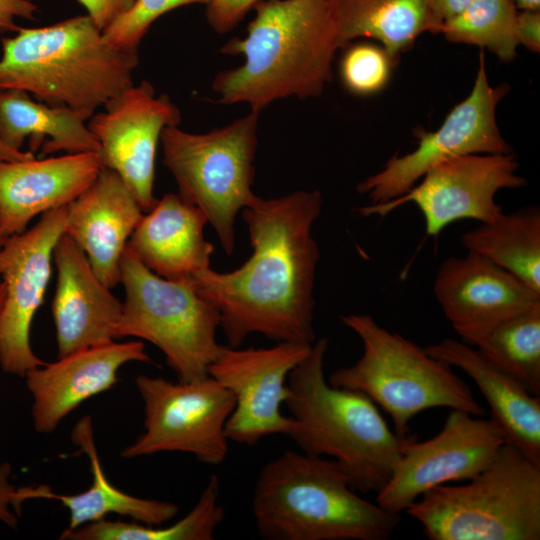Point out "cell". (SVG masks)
Masks as SVG:
<instances>
[{"instance_id": "cell-1", "label": "cell", "mask_w": 540, "mask_h": 540, "mask_svg": "<svg viewBox=\"0 0 540 540\" xmlns=\"http://www.w3.org/2000/svg\"><path fill=\"white\" fill-rule=\"evenodd\" d=\"M319 190L260 199L242 210L252 253L239 268L210 267L193 276L198 293L220 314L231 347L252 333L276 342L315 341L314 282L320 257L312 227L321 213Z\"/></svg>"}, {"instance_id": "cell-2", "label": "cell", "mask_w": 540, "mask_h": 540, "mask_svg": "<svg viewBox=\"0 0 540 540\" xmlns=\"http://www.w3.org/2000/svg\"><path fill=\"white\" fill-rule=\"evenodd\" d=\"M253 9L246 36L221 48L244 63L214 78L219 102L261 111L275 100L320 95L340 48L327 0H262Z\"/></svg>"}, {"instance_id": "cell-3", "label": "cell", "mask_w": 540, "mask_h": 540, "mask_svg": "<svg viewBox=\"0 0 540 540\" xmlns=\"http://www.w3.org/2000/svg\"><path fill=\"white\" fill-rule=\"evenodd\" d=\"M328 345L324 337L314 341L289 375L285 405L293 423L287 436L301 452L336 461L358 493L377 494L417 435L396 433L370 398L326 380Z\"/></svg>"}, {"instance_id": "cell-4", "label": "cell", "mask_w": 540, "mask_h": 540, "mask_svg": "<svg viewBox=\"0 0 540 540\" xmlns=\"http://www.w3.org/2000/svg\"><path fill=\"white\" fill-rule=\"evenodd\" d=\"M137 52L107 43L88 14L2 39L0 89L25 91L89 120L133 84Z\"/></svg>"}, {"instance_id": "cell-5", "label": "cell", "mask_w": 540, "mask_h": 540, "mask_svg": "<svg viewBox=\"0 0 540 540\" xmlns=\"http://www.w3.org/2000/svg\"><path fill=\"white\" fill-rule=\"evenodd\" d=\"M252 514L266 540H387L401 522L358 495L336 461L295 450L261 468Z\"/></svg>"}, {"instance_id": "cell-6", "label": "cell", "mask_w": 540, "mask_h": 540, "mask_svg": "<svg viewBox=\"0 0 540 540\" xmlns=\"http://www.w3.org/2000/svg\"><path fill=\"white\" fill-rule=\"evenodd\" d=\"M341 321L361 339L363 353L354 364L333 371L328 382L366 395L390 416L396 433H411V420L428 409L484 415L452 366L425 348L380 326L369 314L344 315Z\"/></svg>"}, {"instance_id": "cell-7", "label": "cell", "mask_w": 540, "mask_h": 540, "mask_svg": "<svg viewBox=\"0 0 540 540\" xmlns=\"http://www.w3.org/2000/svg\"><path fill=\"white\" fill-rule=\"evenodd\" d=\"M463 485H441L406 513L430 540H539L540 465L506 443Z\"/></svg>"}, {"instance_id": "cell-8", "label": "cell", "mask_w": 540, "mask_h": 540, "mask_svg": "<svg viewBox=\"0 0 540 540\" xmlns=\"http://www.w3.org/2000/svg\"><path fill=\"white\" fill-rule=\"evenodd\" d=\"M259 112L207 133L168 126L161 134L163 163L178 194L205 214L227 255L235 247L237 214L261 199L252 190Z\"/></svg>"}, {"instance_id": "cell-9", "label": "cell", "mask_w": 540, "mask_h": 540, "mask_svg": "<svg viewBox=\"0 0 540 540\" xmlns=\"http://www.w3.org/2000/svg\"><path fill=\"white\" fill-rule=\"evenodd\" d=\"M120 270L125 300L118 339L131 336L156 346L179 381L207 377L225 347L216 337L217 308L198 293L193 279L162 278L126 248Z\"/></svg>"}, {"instance_id": "cell-10", "label": "cell", "mask_w": 540, "mask_h": 540, "mask_svg": "<svg viewBox=\"0 0 540 540\" xmlns=\"http://www.w3.org/2000/svg\"><path fill=\"white\" fill-rule=\"evenodd\" d=\"M135 384L144 404V430L121 457L183 452L208 465L225 461V426L235 406L230 391L209 375L188 382L139 375Z\"/></svg>"}, {"instance_id": "cell-11", "label": "cell", "mask_w": 540, "mask_h": 540, "mask_svg": "<svg viewBox=\"0 0 540 540\" xmlns=\"http://www.w3.org/2000/svg\"><path fill=\"white\" fill-rule=\"evenodd\" d=\"M483 50L470 94L432 132L419 131L417 147L392 156L379 172L357 186L371 204L388 202L405 194L423 175L447 160L468 154L512 153L496 121V108L508 91L507 85L493 87L488 80Z\"/></svg>"}, {"instance_id": "cell-12", "label": "cell", "mask_w": 540, "mask_h": 540, "mask_svg": "<svg viewBox=\"0 0 540 540\" xmlns=\"http://www.w3.org/2000/svg\"><path fill=\"white\" fill-rule=\"evenodd\" d=\"M513 153L468 154L433 167L405 194L388 202L358 207L360 216H386L406 204L422 213L427 236H437L450 224L463 219L491 222L502 212L496 194L526 184L517 174Z\"/></svg>"}, {"instance_id": "cell-13", "label": "cell", "mask_w": 540, "mask_h": 540, "mask_svg": "<svg viewBox=\"0 0 540 540\" xmlns=\"http://www.w3.org/2000/svg\"><path fill=\"white\" fill-rule=\"evenodd\" d=\"M505 437L489 418L451 410L434 437L406 444L385 486L376 494L383 509L400 514L425 492L471 480L494 459Z\"/></svg>"}, {"instance_id": "cell-14", "label": "cell", "mask_w": 540, "mask_h": 540, "mask_svg": "<svg viewBox=\"0 0 540 540\" xmlns=\"http://www.w3.org/2000/svg\"><path fill=\"white\" fill-rule=\"evenodd\" d=\"M66 206L49 210L0 247V279L5 299L0 315V368L24 378L46 362L33 351L30 329L52 273L54 247L64 233Z\"/></svg>"}, {"instance_id": "cell-15", "label": "cell", "mask_w": 540, "mask_h": 540, "mask_svg": "<svg viewBox=\"0 0 540 540\" xmlns=\"http://www.w3.org/2000/svg\"><path fill=\"white\" fill-rule=\"evenodd\" d=\"M312 344L277 342L268 348L244 349L225 345L208 375L235 398L225 426L229 441L252 446L267 436L289 433L293 420L281 411L288 378Z\"/></svg>"}, {"instance_id": "cell-16", "label": "cell", "mask_w": 540, "mask_h": 540, "mask_svg": "<svg viewBox=\"0 0 540 540\" xmlns=\"http://www.w3.org/2000/svg\"><path fill=\"white\" fill-rule=\"evenodd\" d=\"M95 113L87 124L99 142L103 168L115 171L142 211L156 203L155 158L164 128L178 126L181 113L166 94L155 96L148 81L130 85Z\"/></svg>"}, {"instance_id": "cell-17", "label": "cell", "mask_w": 540, "mask_h": 540, "mask_svg": "<svg viewBox=\"0 0 540 540\" xmlns=\"http://www.w3.org/2000/svg\"><path fill=\"white\" fill-rule=\"evenodd\" d=\"M130 362H151L143 342L113 341L58 357L28 371L24 379L32 397L35 431L53 433L83 402L115 386L119 370Z\"/></svg>"}, {"instance_id": "cell-18", "label": "cell", "mask_w": 540, "mask_h": 540, "mask_svg": "<svg viewBox=\"0 0 540 540\" xmlns=\"http://www.w3.org/2000/svg\"><path fill=\"white\" fill-rule=\"evenodd\" d=\"M57 282L51 312L58 357L118 339L123 303L94 272L86 254L66 234L53 251Z\"/></svg>"}, {"instance_id": "cell-19", "label": "cell", "mask_w": 540, "mask_h": 540, "mask_svg": "<svg viewBox=\"0 0 540 540\" xmlns=\"http://www.w3.org/2000/svg\"><path fill=\"white\" fill-rule=\"evenodd\" d=\"M433 293L460 337L540 304V293L471 251L441 262Z\"/></svg>"}, {"instance_id": "cell-20", "label": "cell", "mask_w": 540, "mask_h": 540, "mask_svg": "<svg viewBox=\"0 0 540 540\" xmlns=\"http://www.w3.org/2000/svg\"><path fill=\"white\" fill-rule=\"evenodd\" d=\"M143 214L122 178L103 167L91 185L66 206L64 234L82 249L110 289L121 282L122 256Z\"/></svg>"}, {"instance_id": "cell-21", "label": "cell", "mask_w": 540, "mask_h": 540, "mask_svg": "<svg viewBox=\"0 0 540 540\" xmlns=\"http://www.w3.org/2000/svg\"><path fill=\"white\" fill-rule=\"evenodd\" d=\"M101 169L97 152L0 161V226L4 235L22 233L35 216L67 206L91 185Z\"/></svg>"}, {"instance_id": "cell-22", "label": "cell", "mask_w": 540, "mask_h": 540, "mask_svg": "<svg viewBox=\"0 0 540 540\" xmlns=\"http://www.w3.org/2000/svg\"><path fill=\"white\" fill-rule=\"evenodd\" d=\"M205 214L179 194L169 193L143 214L126 249L168 280H188L210 267L213 245L204 237Z\"/></svg>"}, {"instance_id": "cell-23", "label": "cell", "mask_w": 540, "mask_h": 540, "mask_svg": "<svg viewBox=\"0 0 540 540\" xmlns=\"http://www.w3.org/2000/svg\"><path fill=\"white\" fill-rule=\"evenodd\" d=\"M426 352L466 373L490 407V419L506 443L540 465V398L477 349L452 338L425 348Z\"/></svg>"}, {"instance_id": "cell-24", "label": "cell", "mask_w": 540, "mask_h": 540, "mask_svg": "<svg viewBox=\"0 0 540 540\" xmlns=\"http://www.w3.org/2000/svg\"><path fill=\"white\" fill-rule=\"evenodd\" d=\"M72 442L87 455L92 474L88 489L76 494L56 493L47 485L27 486L16 489L13 509L21 511L23 502L30 499H48L62 503L69 511V524L64 529L74 530L84 524L118 514L150 526H161L178 513L175 503L137 497L112 485L106 477L94 439L92 419L82 417L72 430Z\"/></svg>"}, {"instance_id": "cell-25", "label": "cell", "mask_w": 540, "mask_h": 540, "mask_svg": "<svg viewBox=\"0 0 540 540\" xmlns=\"http://www.w3.org/2000/svg\"><path fill=\"white\" fill-rule=\"evenodd\" d=\"M0 138L9 147L41 155L57 152H97L100 145L85 120L76 112L34 100L18 89H0Z\"/></svg>"}, {"instance_id": "cell-26", "label": "cell", "mask_w": 540, "mask_h": 540, "mask_svg": "<svg viewBox=\"0 0 540 540\" xmlns=\"http://www.w3.org/2000/svg\"><path fill=\"white\" fill-rule=\"evenodd\" d=\"M340 48L352 40H377L394 60L425 32L437 33L430 0H327Z\"/></svg>"}, {"instance_id": "cell-27", "label": "cell", "mask_w": 540, "mask_h": 540, "mask_svg": "<svg viewBox=\"0 0 540 540\" xmlns=\"http://www.w3.org/2000/svg\"><path fill=\"white\" fill-rule=\"evenodd\" d=\"M461 243L540 293V211L529 206L502 212L465 232Z\"/></svg>"}, {"instance_id": "cell-28", "label": "cell", "mask_w": 540, "mask_h": 540, "mask_svg": "<svg viewBox=\"0 0 540 540\" xmlns=\"http://www.w3.org/2000/svg\"><path fill=\"white\" fill-rule=\"evenodd\" d=\"M489 361L540 395V304L461 337Z\"/></svg>"}, {"instance_id": "cell-29", "label": "cell", "mask_w": 540, "mask_h": 540, "mask_svg": "<svg viewBox=\"0 0 540 540\" xmlns=\"http://www.w3.org/2000/svg\"><path fill=\"white\" fill-rule=\"evenodd\" d=\"M220 481L208 479L194 507L169 526H150L138 522L110 521L106 518L63 530L61 540H213L225 517L219 500Z\"/></svg>"}, {"instance_id": "cell-30", "label": "cell", "mask_w": 540, "mask_h": 540, "mask_svg": "<svg viewBox=\"0 0 540 540\" xmlns=\"http://www.w3.org/2000/svg\"><path fill=\"white\" fill-rule=\"evenodd\" d=\"M514 0H475L442 24L439 33L454 43L487 49L501 61L516 56L518 44Z\"/></svg>"}, {"instance_id": "cell-31", "label": "cell", "mask_w": 540, "mask_h": 540, "mask_svg": "<svg viewBox=\"0 0 540 540\" xmlns=\"http://www.w3.org/2000/svg\"><path fill=\"white\" fill-rule=\"evenodd\" d=\"M393 59L380 46L363 43L351 46L340 63L344 86L353 94L380 92L389 81Z\"/></svg>"}, {"instance_id": "cell-32", "label": "cell", "mask_w": 540, "mask_h": 540, "mask_svg": "<svg viewBox=\"0 0 540 540\" xmlns=\"http://www.w3.org/2000/svg\"><path fill=\"white\" fill-rule=\"evenodd\" d=\"M209 0H135L103 31V37L113 47L137 52L138 46L152 23L163 14L181 6L205 4Z\"/></svg>"}, {"instance_id": "cell-33", "label": "cell", "mask_w": 540, "mask_h": 540, "mask_svg": "<svg viewBox=\"0 0 540 540\" xmlns=\"http://www.w3.org/2000/svg\"><path fill=\"white\" fill-rule=\"evenodd\" d=\"M262 0H209L206 19L218 33L232 30Z\"/></svg>"}, {"instance_id": "cell-34", "label": "cell", "mask_w": 540, "mask_h": 540, "mask_svg": "<svg viewBox=\"0 0 540 540\" xmlns=\"http://www.w3.org/2000/svg\"><path fill=\"white\" fill-rule=\"evenodd\" d=\"M100 30L125 13L135 0H78Z\"/></svg>"}, {"instance_id": "cell-35", "label": "cell", "mask_w": 540, "mask_h": 540, "mask_svg": "<svg viewBox=\"0 0 540 540\" xmlns=\"http://www.w3.org/2000/svg\"><path fill=\"white\" fill-rule=\"evenodd\" d=\"M38 7L31 0H0V33L17 32V18L35 20Z\"/></svg>"}, {"instance_id": "cell-36", "label": "cell", "mask_w": 540, "mask_h": 540, "mask_svg": "<svg viewBox=\"0 0 540 540\" xmlns=\"http://www.w3.org/2000/svg\"><path fill=\"white\" fill-rule=\"evenodd\" d=\"M516 36L518 44L532 52H540V9L518 11Z\"/></svg>"}, {"instance_id": "cell-37", "label": "cell", "mask_w": 540, "mask_h": 540, "mask_svg": "<svg viewBox=\"0 0 540 540\" xmlns=\"http://www.w3.org/2000/svg\"><path fill=\"white\" fill-rule=\"evenodd\" d=\"M12 466L8 462L0 464V521L11 529H16L18 518L10 507H13L17 487L10 483Z\"/></svg>"}, {"instance_id": "cell-38", "label": "cell", "mask_w": 540, "mask_h": 540, "mask_svg": "<svg viewBox=\"0 0 540 540\" xmlns=\"http://www.w3.org/2000/svg\"><path fill=\"white\" fill-rule=\"evenodd\" d=\"M475 0H430L431 13L437 33L444 22L458 15Z\"/></svg>"}, {"instance_id": "cell-39", "label": "cell", "mask_w": 540, "mask_h": 540, "mask_svg": "<svg viewBox=\"0 0 540 540\" xmlns=\"http://www.w3.org/2000/svg\"><path fill=\"white\" fill-rule=\"evenodd\" d=\"M31 151L16 150L9 147L0 138V161H21L34 158Z\"/></svg>"}, {"instance_id": "cell-40", "label": "cell", "mask_w": 540, "mask_h": 540, "mask_svg": "<svg viewBox=\"0 0 540 540\" xmlns=\"http://www.w3.org/2000/svg\"><path fill=\"white\" fill-rule=\"evenodd\" d=\"M515 5L520 10L540 9V0H514Z\"/></svg>"}, {"instance_id": "cell-41", "label": "cell", "mask_w": 540, "mask_h": 540, "mask_svg": "<svg viewBox=\"0 0 540 540\" xmlns=\"http://www.w3.org/2000/svg\"><path fill=\"white\" fill-rule=\"evenodd\" d=\"M4 299H5V288H4L3 282L0 279V315L3 309Z\"/></svg>"}, {"instance_id": "cell-42", "label": "cell", "mask_w": 540, "mask_h": 540, "mask_svg": "<svg viewBox=\"0 0 540 540\" xmlns=\"http://www.w3.org/2000/svg\"><path fill=\"white\" fill-rule=\"evenodd\" d=\"M8 237H6L1 229V226H0V247L3 245L4 241L7 239Z\"/></svg>"}]
</instances>
